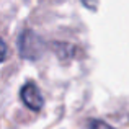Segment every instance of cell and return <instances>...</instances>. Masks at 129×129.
<instances>
[{"label": "cell", "mask_w": 129, "mask_h": 129, "mask_svg": "<svg viewBox=\"0 0 129 129\" xmlns=\"http://www.w3.org/2000/svg\"><path fill=\"white\" fill-rule=\"evenodd\" d=\"M18 47H20V54L23 59H38L41 56L43 49H44V43L43 39L36 35L31 29H25L20 35V41H18Z\"/></svg>", "instance_id": "obj_1"}, {"label": "cell", "mask_w": 129, "mask_h": 129, "mask_svg": "<svg viewBox=\"0 0 129 129\" xmlns=\"http://www.w3.org/2000/svg\"><path fill=\"white\" fill-rule=\"evenodd\" d=\"M20 98L21 101L33 111H39L44 106V98L39 91V88L35 85L33 82H28L21 87L20 90Z\"/></svg>", "instance_id": "obj_2"}, {"label": "cell", "mask_w": 129, "mask_h": 129, "mask_svg": "<svg viewBox=\"0 0 129 129\" xmlns=\"http://www.w3.org/2000/svg\"><path fill=\"white\" fill-rule=\"evenodd\" d=\"M88 129H114V127H111L110 124L103 123V121H100V119H91L90 123H88Z\"/></svg>", "instance_id": "obj_3"}, {"label": "cell", "mask_w": 129, "mask_h": 129, "mask_svg": "<svg viewBox=\"0 0 129 129\" xmlns=\"http://www.w3.org/2000/svg\"><path fill=\"white\" fill-rule=\"evenodd\" d=\"M7 57H8V47H7L5 41H3V39L0 38V64L5 62Z\"/></svg>", "instance_id": "obj_4"}]
</instances>
